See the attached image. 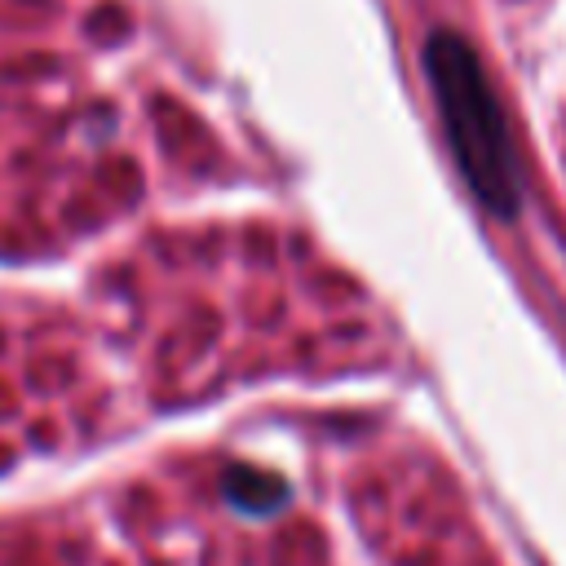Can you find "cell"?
Wrapping results in <instances>:
<instances>
[{"mask_svg": "<svg viewBox=\"0 0 566 566\" xmlns=\"http://www.w3.org/2000/svg\"><path fill=\"white\" fill-rule=\"evenodd\" d=\"M424 75L451 142V155L478 195V203L495 217H517L522 208V177L513 137L500 111V97L491 88V75L478 57V49L460 31H429L424 40Z\"/></svg>", "mask_w": 566, "mask_h": 566, "instance_id": "obj_1", "label": "cell"}, {"mask_svg": "<svg viewBox=\"0 0 566 566\" xmlns=\"http://www.w3.org/2000/svg\"><path fill=\"white\" fill-rule=\"evenodd\" d=\"M221 491H226V500H230L239 513H252V517L279 513V509L287 504V482L274 478L270 469H248V464L226 469Z\"/></svg>", "mask_w": 566, "mask_h": 566, "instance_id": "obj_2", "label": "cell"}]
</instances>
